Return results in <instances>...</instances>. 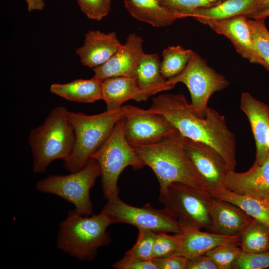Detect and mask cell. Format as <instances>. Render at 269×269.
Returning <instances> with one entry per match:
<instances>
[{
    "label": "cell",
    "instance_id": "6da1fadb",
    "mask_svg": "<svg viewBox=\"0 0 269 269\" xmlns=\"http://www.w3.org/2000/svg\"><path fill=\"white\" fill-rule=\"evenodd\" d=\"M148 110L164 116L184 137L213 147L222 156L229 170H235V134L219 112L208 106L204 116L199 115L182 94L159 95L153 98Z\"/></svg>",
    "mask_w": 269,
    "mask_h": 269
},
{
    "label": "cell",
    "instance_id": "7a4b0ae2",
    "mask_svg": "<svg viewBox=\"0 0 269 269\" xmlns=\"http://www.w3.org/2000/svg\"><path fill=\"white\" fill-rule=\"evenodd\" d=\"M184 139L177 131L158 142L134 147L155 174L160 190L178 182L206 191L186 153Z\"/></svg>",
    "mask_w": 269,
    "mask_h": 269
},
{
    "label": "cell",
    "instance_id": "3957f363",
    "mask_svg": "<svg viewBox=\"0 0 269 269\" xmlns=\"http://www.w3.org/2000/svg\"><path fill=\"white\" fill-rule=\"evenodd\" d=\"M111 224L109 217L103 213L85 216L75 209L70 210L59 223L57 247L78 260L90 262L100 248L111 243L107 228Z\"/></svg>",
    "mask_w": 269,
    "mask_h": 269
},
{
    "label": "cell",
    "instance_id": "277c9868",
    "mask_svg": "<svg viewBox=\"0 0 269 269\" xmlns=\"http://www.w3.org/2000/svg\"><path fill=\"white\" fill-rule=\"evenodd\" d=\"M63 106L53 109L43 124L31 130L28 143L32 156L33 172H45L54 160L67 158L73 149L75 135Z\"/></svg>",
    "mask_w": 269,
    "mask_h": 269
},
{
    "label": "cell",
    "instance_id": "5b68a950",
    "mask_svg": "<svg viewBox=\"0 0 269 269\" xmlns=\"http://www.w3.org/2000/svg\"><path fill=\"white\" fill-rule=\"evenodd\" d=\"M127 105L119 110L93 115L68 111V118L75 133V145L63 166L70 172L82 169L92 154L107 140L116 125L127 115Z\"/></svg>",
    "mask_w": 269,
    "mask_h": 269
},
{
    "label": "cell",
    "instance_id": "8992f818",
    "mask_svg": "<svg viewBox=\"0 0 269 269\" xmlns=\"http://www.w3.org/2000/svg\"><path fill=\"white\" fill-rule=\"evenodd\" d=\"M125 118L116 125L104 143L91 156L99 163L101 171V187L108 200L119 197V176L125 168L131 166L134 170L145 164L125 135Z\"/></svg>",
    "mask_w": 269,
    "mask_h": 269
},
{
    "label": "cell",
    "instance_id": "52a82bcc",
    "mask_svg": "<svg viewBox=\"0 0 269 269\" xmlns=\"http://www.w3.org/2000/svg\"><path fill=\"white\" fill-rule=\"evenodd\" d=\"M68 175H51L38 181L36 189L41 192L57 195L73 204L80 214H93L90 190L97 178L101 175L100 165L90 158L86 165L79 171Z\"/></svg>",
    "mask_w": 269,
    "mask_h": 269
},
{
    "label": "cell",
    "instance_id": "ba28073f",
    "mask_svg": "<svg viewBox=\"0 0 269 269\" xmlns=\"http://www.w3.org/2000/svg\"><path fill=\"white\" fill-rule=\"evenodd\" d=\"M159 191V201L172 213L183 229L208 231L212 197L206 191L174 182Z\"/></svg>",
    "mask_w": 269,
    "mask_h": 269
},
{
    "label": "cell",
    "instance_id": "9c48e42d",
    "mask_svg": "<svg viewBox=\"0 0 269 269\" xmlns=\"http://www.w3.org/2000/svg\"><path fill=\"white\" fill-rule=\"evenodd\" d=\"M167 81L173 88L178 83L187 87L191 99L190 103L201 116H204L212 94L225 89L230 83L224 75L209 66L206 60L194 51L184 69Z\"/></svg>",
    "mask_w": 269,
    "mask_h": 269
},
{
    "label": "cell",
    "instance_id": "30bf717a",
    "mask_svg": "<svg viewBox=\"0 0 269 269\" xmlns=\"http://www.w3.org/2000/svg\"><path fill=\"white\" fill-rule=\"evenodd\" d=\"M107 215L112 224L125 223L155 233L181 232L183 227L167 209L153 208L149 203L142 207L130 205L119 197L107 200L101 211Z\"/></svg>",
    "mask_w": 269,
    "mask_h": 269
},
{
    "label": "cell",
    "instance_id": "8fae6325",
    "mask_svg": "<svg viewBox=\"0 0 269 269\" xmlns=\"http://www.w3.org/2000/svg\"><path fill=\"white\" fill-rule=\"evenodd\" d=\"M125 135L133 147L158 142L177 132L162 115L127 105Z\"/></svg>",
    "mask_w": 269,
    "mask_h": 269
},
{
    "label": "cell",
    "instance_id": "7c38bea8",
    "mask_svg": "<svg viewBox=\"0 0 269 269\" xmlns=\"http://www.w3.org/2000/svg\"><path fill=\"white\" fill-rule=\"evenodd\" d=\"M184 147L206 191L210 194L223 187L229 169L221 154L209 145L185 137Z\"/></svg>",
    "mask_w": 269,
    "mask_h": 269
},
{
    "label": "cell",
    "instance_id": "4fadbf2b",
    "mask_svg": "<svg viewBox=\"0 0 269 269\" xmlns=\"http://www.w3.org/2000/svg\"><path fill=\"white\" fill-rule=\"evenodd\" d=\"M197 20L208 25L218 34L229 39L242 57L251 63L265 67V63L258 54L254 45L248 17L239 16L221 20L206 19Z\"/></svg>",
    "mask_w": 269,
    "mask_h": 269
},
{
    "label": "cell",
    "instance_id": "5bb4252c",
    "mask_svg": "<svg viewBox=\"0 0 269 269\" xmlns=\"http://www.w3.org/2000/svg\"><path fill=\"white\" fill-rule=\"evenodd\" d=\"M143 42L140 36L129 34L125 43L107 62L93 69L94 77L103 80L118 76L136 77L138 66L144 54Z\"/></svg>",
    "mask_w": 269,
    "mask_h": 269
},
{
    "label": "cell",
    "instance_id": "9a60e30c",
    "mask_svg": "<svg viewBox=\"0 0 269 269\" xmlns=\"http://www.w3.org/2000/svg\"><path fill=\"white\" fill-rule=\"evenodd\" d=\"M223 187L236 194L268 199L269 196V154L261 165L254 163L246 172L228 170Z\"/></svg>",
    "mask_w": 269,
    "mask_h": 269
},
{
    "label": "cell",
    "instance_id": "2e32d148",
    "mask_svg": "<svg viewBox=\"0 0 269 269\" xmlns=\"http://www.w3.org/2000/svg\"><path fill=\"white\" fill-rule=\"evenodd\" d=\"M253 219L236 205L212 197L207 231L224 236H241Z\"/></svg>",
    "mask_w": 269,
    "mask_h": 269
},
{
    "label": "cell",
    "instance_id": "e0dca14e",
    "mask_svg": "<svg viewBox=\"0 0 269 269\" xmlns=\"http://www.w3.org/2000/svg\"><path fill=\"white\" fill-rule=\"evenodd\" d=\"M240 108L250 122L256 147L254 163L261 165L267 158L269 151L267 138L269 132V106L248 92L242 93Z\"/></svg>",
    "mask_w": 269,
    "mask_h": 269
},
{
    "label": "cell",
    "instance_id": "ac0fdd59",
    "mask_svg": "<svg viewBox=\"0 0 269 269\" xmlns=\"http://www.w3.org/2000/svg\"><path fill=\"white\" fill-rule=\"evenodd\" d=\"M122 45L115 32L90 30L85 34L83 45L76 52L83 66L93 69L107 62Z\"/></svg>",
    "mask_w": 269,
    "mask_h": 269
},
{
    "label": "cell",
    "instance_id": "d6986e66",
    "mask_svg": "<svg viewBox=\"0 0 269 269\" xmlns=\"http://www.w3.org/2000/svg\"><path fill=\"white\" fill-rule=\"evenodd\" d=\"M179 239V249L177 255L191 259L206 254L220 245L232 242L241 243V236H228L214 234L200 229L183 228L177 233Z\"/></svg>",
    "mask_w": 269,
    "mask_h": 269
},
{
    "label": "cell",
    "instance_id": "ffe728a7",
    "mask_svg": "<svg viewBox=\"0 0 269 269\" xmlns=\"http://www.w3.org/2000/svg\"><path fill=\"white\" fill-rule=\"evenodd\" d=\"M147 99L137 83L136 77H113L105 79L102 83V100L107 111L121 109L129 100L141 102Z\"/></svg>",
    "mask_w": 269,
    "mask_h": 269
},
{
    "label": "cell",
    "instance_id": "44dd1931",
    "mask_svg": "<svg viewBox=\"0 0 269 269\" xmlns=\"http://www.w3.org/2000/svg\"><path fill=\"white\" fill-rule=\"evenodd\" d=\"M257 0H224L211 7L185 12L180 18L193 17L196 20L206 19L221 20L236 16L251 18L257 12Z\"/></svg>",
    "mask_w": 269,
    "mask_h": 269
},
{
    "label": "cell",
    "instance_id": "7402d4cb",
    "mask_svg": "<svg viewBox=\"0 0 269 269\" xmlns=\"http://www.w3.org/2000/svg\"><path fill=\"white\" fill-rule=\"evenodd\" d=\"M128 11L137 20L153 27H161L172 24L178 15L159 0H124Z\"/></svg>",
    "mask_w": 269,
    "mask_h": 269
},
{
    "label": "cell",
    "instance_id": "603a6c76",
    "mask_svg": "<svg viewBox=\"0 0 269 269\" xmlns=\"http://www.w3.org/2000/svg\"><path fill=\"white\" fill-rule=\"evenodd\" d=\"M103 79L93 77L90 79H79L65 84L54 83L50 92L72 102L93 103L102 100Z\"/></svg>",
    "mask_w": 269,
    "mask_h": 269
},
{
    "label": "cell",
    "instance_id": "cb8c5ba5",
    "mask_svg": "<svg viewBox=\"0 0 269 269\" xmlns=\"http://www.w3.org/2000/svg\"><path fill=\"white\" fill-rule=\"evenodd\" d=\"M160 62L157 53H144L138 66L136 74L137 83L147 99L173 88L161 74Z\"/></svg>",
    "mask_w": 269,
    "mask_h": 269
},
{
    "label": "cell",
    "instance_id": "d4e9b609",
    "mask_svg": "<svg viewBox=\"0 0 269 269\" xmlns=\"http://www.w3.org/2000/svg\"><path fill=\"white\" fill-rule=\"evenodd\" d=\"M209 194L213 198L236 205L253 219L269 227V201L268 199L239 195L224 187Z\"/></svg>",
    "mask_w": 269,
    "mask_h": 269
},
{
    "label": "cell",
    "instance_id": "484cf974",
    "mask_svg": "<svg viewBox=\"0 0 269 269\" xmlns=\"http://www.w3.org/2000/svg\"><path fill=\"white\" fill-rule=\"evenodd\" d=\"M241 247L247 252L269 251V227L253 219L241 235Z\"/></svg>",
    "mask_w": 269,
    "mask_h": 269
},
{
    "label": "cell",
    "instance_id": "4316f807",
    "mask_svg": "<svg viewBox=\"0 0 269 269\" xmlns=\"http://www.w3.org/2000/svg\"><path fill=\"white\" fill-rule=\"evenodd\" d=\"M180 45L169 46L162 53L160 71L166 80L179 74L185 67L193 53Z\"/></svg>",
    "mask_w": 269,
    "mask_h": 269
},
{
    "label": "cell",
    "instance_id": "83f0119b",
    "mask_svg": "<svg viewBox=\"0 0 269 269\" xmlns=\"http://www.w3.org/2000/svg\"><path fill=\"white\" fill-rule=\"evenodd\" d=\"M241 243L232 242L220 245L208 251L207 255L219 269H232V265L242 251Z\"/></svg>",
    "mask_w": 269,
    "mask_h": 269
},
{
    "label": "cell",
    "instance_id": "f1b7e54d",
    "mask_svg": "<svg viewBox=\"0 0 269 269\" xmlns=\"http://www.w3.org/2000/svg\"><path fill=\"white\" fill-rule=\"evenodd\" d=\"M179 239L177 233H155L152 248L153 259L163 258L177 254L179 249Z\"/></svg>",
    "mask_w": 269,
    "mask_h": 269
},
{
    "label": "cell",
    "instance_id": "f546056e",
    "mask_svg": "<svg viewBox=\"0 0 269 269\" xmlns=\"http://www.w3.org/2000/svg\"><path fill=\"white\" fill-rule=\"evenodd\" d=\"M138 230L135 244L125 255L144 260H152L155 233L144 229Z\"/></svg>",
    "mask_w": 269,
    "mask_h": 269
},
{
    "label": "cell",
    "instance_id": "4dcf8cb0",
    "mask_svg": "<svg viewBox=\"0 0 269 269\" xmlns=\"http://www.w3.org/2000/svg\"><path fill=\"white\" fill-rule=\"evenodd\" d=\"M269 268V251L247 252L242 251L232 265L233 269H263Z\"/></svg>",
    "mask_w": 269,
    "mask_h": 269
},
{
    "label": "cell",
    "instance_id": "1f68e13d",
    "mask_svg": "<svg viewBox=\"0 0 269 269\" xmlns=\"http://www.w3.org/2000/svg\"><path fill=\"white\" fill-rule=\"evenodd\" d=\"M180 18L181 14L192 10L211 7L224 0H159Z\"/></svg>",
    "mask_w": 269,
    "mask_h": 269
},
{
    "label": "cell",
    "instance_id": "d6a6232c",
    "mask_svg": "<svg viewBox=\"0 0 269 269\" xmlns=\"http://www.w3.org/2000/svg\"><path fill=\"white\" fill-rule=\"evenodd\" d=\"M83 13L88 18L101 20L111 10V0H77Z\"/></svg>",
    "mask_w": 269,
    "mask_h": 269
},
{
    "label": "cell",
    "instance_id": "836d02e7",
    "mask_svg": "<svg viewBox=\"0 0 269 269\" xmlns=\"http://www.w3.org/2000/svg\"><path fill=\"white\" fill-rule=\"evenodd\" d=\"M254 45L256 51L265 63V68L269 72V40L264 37L250 22Z\"/></svg>",
    "mask_w": 269,
    "mask_h": 269
},
{
    "label": "cell",
    "instance_id": "e575fe53",
    "mask_svg": "<svg viewBox=\"0 0 269 269\" xmlns=\"http://www.w3.org/2000/svg\"><path fill=\"white\" fill-rule=\"evenodd\" d=\"M112 267L116 269H157L153 259L144 260L126 255Z\"/></svg>",
    "mask_w": 269,
    "mask_h": 269
},
{
    "label": "cell",
    "instance_id": "d590c367",
    "mask_svg": "<svg viewBox=\"0 0 269 269\" xmlns=\"http://www.w3.org/2000/svg\"><path fill=\"white\" fill-rule=\"evenodd\" d=\"M153 260L157 269H186L188 259L175 254L166 258Z\"/></svg>",
    "mask_w": 269,
    "mask_h": 269
},
{
    "label": "cell",
    "instance_id": "8d00e7d4",
    "mask_svg": "<svg viewBox=\"0 0 269 269\" xmlns=\"http://www.w3.org/2000/svg\"><path fill=\"white\" fill-rule=\"evenodd\" d=\"M186 269H219L215 263L206 254L188 259Z\"/></svg>",
    "mask_w": 269,
    "mask_h": 269
},
{
    "label": "cell",
    "instance_id": "74e56055",
    "mask_svg": "<svg viewBox=\"0 0 269 269\" xmlns=\"http://www.w3.org/2000/svg\"><path fill=\"white\" fill-rule=\"evenodd\" d=\"M264 19H249L250 22L266 38L269 40V31L267 29Z\"/></svg>",
    "mask_w": 269,
    "mask_h": 269
},
{
    "label": "cell",
    "instance_id": "f35d334b",
    "mask_svg": "<svg viewBox=\"0 0 269 269\" xmlns=\"http://www.w3.org/2000/svg\"><path fill=\"white\" fill-rule=\"evenodd\" d=\"M28 11L42 10L45 6L44 0H24Z\"/></svg>",
    "mask_w": 269,
    "mask_h": 269
},
{
    "label": "cell",
    "instance_id": "ab89813d",
    "mask_svg": "<svg viewBox=\"0 0 269 269\" xmlns=\"http://www.w3.org/2000/svg\"><path fill=\"white\" fill-rule=\"evenodd\" d=\"M268 7H269V0H257V12L256 13L263 11L264 10L267 8Z\"/></svg>",
    "mask_w": 269,
    "mask_h": 269
},
{
    "label": "cell",
    "instance_id": "60d3db41",
    "mask_svg": "<svg viewBox=\"0 0 269 269\" xmlns=\"http://www.w3.org/2000/svg\"><path fill=\"white\" fill-rule=\"evenodd\" d=\"M268 16H269V7H268L267 8L264 10L263 11L256 13L252 17V18L253 19L261 18V19H265Z\"/></svg>",
    "mask_w": 269,
    "mask_h": 269
},
{
    "label": "cell",
    "instance_id": "b9f144b4",
    "mask_svg": "<svg viewBox=\"0 0 269 269\" xmlns=\"http://www.w3.org/2000/svg\"><path fill=\"white\" fill-rule=\"evenodd\" d=\"M267 147L269 151V134H268V136L267 138Z\"/></svg>",
    "mask_w": 269,
    "mask_h": 269
},
{
    "label": "cell",
    "instance_id": "7bdbcfd3",
    "mask_svg": "<svg viewBox=\"0 0 269 269\" xmlns=\"http://www.w3.org/2000/svg\"><path fill=\"white\" fill-rule=\"evenodd\" d=\"M268 200L269 201V197H268Z\"/></svg>",
    "mask_w": 269,
    "mask_h": 269
}]
</instances>
